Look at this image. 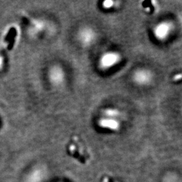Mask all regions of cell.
Instances as JSON below:
<instances>
[{"instance_id": "1", "label": "cell", "mask_w": 182, "mask_h": 182, "mask_svg": "<svg viewBox=\"0 0 182 182\" xmlns=\"http://www.w3.org/2000/svg\"><path fill=\"white\" fill-rule=\"evenodd\" d=\"M121 60L122 56L118 52L115 51H106L99 58L98 67L103 70H107L117 66Z\"/></svg>"}, {"instance_id": "5", "label": "cell", "mask_w": 182, "mask_h": 182, "mask_svg": "<svg viewBox=\"0 0 182 182\" xmlns=\"http://www.w3.org/2000/svg\"><path fill=\"white\" fill-rule=\"evenodd\" d=\"M48 77L52 84L56 87H59L64 83L66 75L63 68L58 65H56L49 70Z\"/></svg>"}, {"instance_id": "4", "label": "cell", "mask_w": 182, "mask_h": 182, "mask_svg": "<svg viewBox=\"0 0 182 182\" xmlns=\"http://www.w3.org/2000/svg\"><path fill=\"white\" fill-rule=\"evenodd\" d=\"M132 79L133 83L139 86L149 85L153 81V73L147 68H139L134 71Z\"/></svg>"}, {"instance_id": "8", "label": "cell", "mask_w": 182, "mask_h": 182, "mask_svg": "<svg viewBox=\"0 0 182 182\" xmlns=\"http://www.w3.org/2000/svg\"><path fill=\"white\" fill-rule=\"evenodd\" d=\"M114 3L113 1H105L103 3V7L106 9H110L114 6Z\"/></svg>"}, {"instance_id": "6", "label": "cell", "mask_w": 182, "mask_h": 182, "mask_svg": "<svg viewBox=\"0 0 182 182\" xmlns=\"http://www.w3.org/2000/svg\"><path fill=\"white\" fill-rule=\"evenodd\" d=\"M98 124L103 128L110 129L112 130H117L120 128V123L117 119L108 118L105 117L99 120Z\"/></svg>"}, {"instance_id": "2", "label": "cell", "mask_w": 182, "mask_h": 182, "mask_svg": "<svg viewBox=\"0 0 182 182\" xmlns=\"http://www.w3.org/2000/svg\"><path fill=\"white\" fill-rule=\"evenodd\" d=\"M77 38L78 41L83 47H88L95 42L97 38V33L92 27L84 26L78 31Z\"/></svg>"}, {"instance_id": "9", "label": "cell", "mask_w": 182, "mask_h": 182, "mask_svg": "<svg viewBox=\"0 0 182 182\" xmlns=\"http://www.w3.org/2000/svg\"><path fill=\"white\" fill-rule=\"evenodd\" d=\"M181 74H176L175 76V80L176 81H178V80H180L181 79Z\"/></svg>"}, {"instance_id": "3", "label": "cell", "mask_w": 182, "mask_h": 182, "mask_svg": "<svg viewBox=\"0 0 182 182\" xmlns=\"http://www.w3.org/2000/svg\"><path fill=\"white\" fill-rule=\"evenodd\" d=\"M173 29V24L171 21H162L154 26L153 33L158 40L163 41L169 37Z\"/></svg>"}, {"instance_id": "7", "label": "cell", "mask_w": 182, "mask_h": 182, "mask_svg": "<svg viewBox=\"0 0 182 182\" xmlns=\"http://www.w3.org/2000/svg\"><path fill=\"white\" fill-rule=\"evenodd\" d=\"M103 114L105 117L117 119L120 115V111L115 107H107L103 110Z\"/></svg>"}, {"instance_id": "10", "label": "cell", "mask_w": 182, "mask_h": 182, "mask_svg": "<svg viewBox=\"0 0 182 182\" xmlns=\"http://www.w3.org/2000/svg\"><path fill=\"white\" fill-rule=\"evenodd\" d=\"M3 62H4V61H3V57H0V69L2 68L3 65Z\"/></svg>"}]
</instances>
